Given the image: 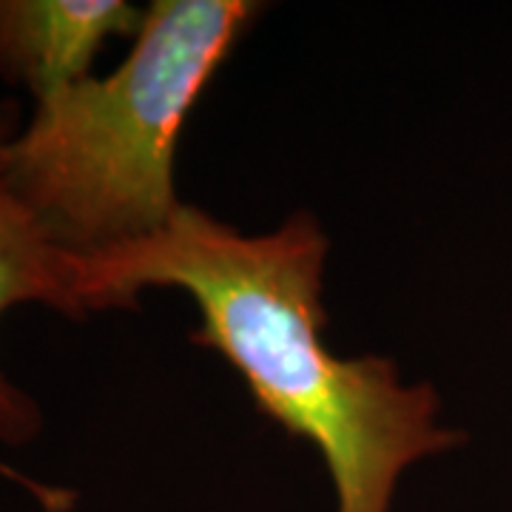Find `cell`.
<instances>
[{"instance_id":"cell-4","label":"cell","mask_w":512,"mask_h":512,"mask_svg":"<svg viewBox=\"0 0 512 512\" xmlns=\"http://www.w3.org/2000/svg\"><path fill=\"white\" fill-rule=\"evenodd\" d=\"M146 12L126 0H0V77L46 100L89 77L111 37H134Z\"/></svg>"},{"instance_id":"cell-2","label":"cell","mask_w":512,"mask_h":512,"mask_svg":"<svg viewBox=\"0 0 512 512\" xmlns=\"http://www.w3.org/2000/svg\"><path fill=\"white\" fill-rule=\"evenodd\" d=\"M259 12L251 0H154L109 77L37 103L9 143V180L57 245L94 254L174 220L185 123Z\"/></svg>"},{"instance_id":"cell-3","label":"cell","mask_w":512,"mask_h":512,"mask_svg":"<svg viewBox=\"0 0 512 512\" xmlns=\"http://www.w3.org/2000/svg\"><path fill=\"white\" fill-rule=\"evenodd\" d=\"M18 123V103L0 100V316L26 302H40L63 316L83 319L86 311L77 299V256L57 245L9 180V143L18 137ZM40 427L43 416L37 404L0 370V441L15 447L29 444ZM0 478L18 484L46 512H72L77 504L74 490L49 487L6 461H0Z\"/></svg>"},{"instance_id":"cell-1","label":"cell","mask_w":512,"mask_h":512,"mask_svg":"<svg viewBox=\"0 0 512 512\" xmlns=\"http://www.w3.org/2000/svg\"><path fill=\"white\" fill-rule=\"evenodd\" d=\"M74 256L86 313L134 311L148 288L188 293L202 316L191 345L220 353L259 416L319 450L339 512H390L410 464L464 441L441 424L430 384H402L387 356L345 359L325 345L328 237L311 214L245 237L183 205L148 237Z\"/></svg>"}]
</instances>
